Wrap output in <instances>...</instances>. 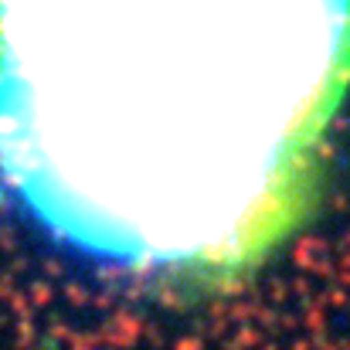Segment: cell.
I'll return each instance as SVG.
<instances>
[{
    "label": "cell",
    "mask_w": 350,
    "mask_h": 350,
    "mask_svg": "<svg viewBox=\"0 0 350 350\" xmlns=\"http://www.w3.org/2000/svg\"><path fill=\"white\" fill-rule=\"evenodd\" d=\"M350 0H0V180L75 252L234 275L317 194Z\"/></svg>",
    "instance_id": "cell-1"
}]
</instances>
